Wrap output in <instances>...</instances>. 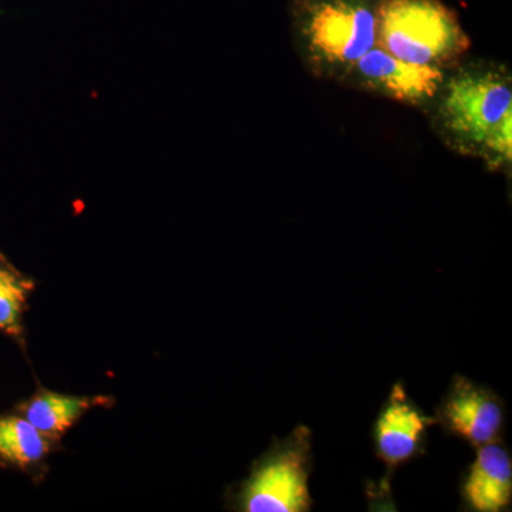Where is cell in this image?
<instances>
[{
	"instance_id": "cell-8",
	"label": "cell",
	"mask_w": 512,
	"mask_h": 512,
	"mask_svg": "<svg viewBox=\"0 0 512 512\" xmlns=\"http://www.w3.org/2000/svg\"><path fill=\"white\" fill-rule=\"evenodd\" d=\"M463 510L510 511L512 505V457L503 441L476 448V458L460 481Z\"/></svg>"
},
{
	"instance_id": "cell-12",
	"label": "cell",
	"mask_w": 512,
	"mask_h": 512,
	"mask_svg": "<svg viewBox=\"0 0 512 512\" xmlns=\"http://www.w3.org/2000/svg\"><path fill=\"white\" fill-rule=\"evenodd\" d=\"M0 15H3V10L2 9H0Z\"/></svg>"
},
{
	"instance_id": "cell-1",
	"label": "cell",
	"mask_w": 512,
	"mask_h": 512,
	"mask_svg": "<svg viewBox=\"0 0 512 512\" xmlns=\"http://www.w3.org/2000/svg\"><path fill=\"white\" fill-rule=\"evenodd\" d=\"M426 114L448 150L480 158L490 171L511 167L512 77L504 64L478 59L451 67Z\"/></svg>"
},
{
	"instance_id": "cell-7",
	"label": "cell",
	"mask_w": 512,
	"mask_h": 512,
	"mask_svg": "<svg viewBox=\"0 0 512 512\" xmlns=\"http://www.w3.org/2000/svg\"><path fill=\"white\" fill-rule=\"evenodd\" d=\"M433 416H427L407 393L402 382L394 384L372 427L376 457L387 468L384 483L400 467L426 453Z\"/></svg>"
},
{
	"instance_id": "cell-11",
	"label": "cell",
	"mask_w": 512,
	"mask_h": 512,
	"mask_svg": "<svg viewBox=\"0 0 512 512\" xmlns=\"http://www.w3.org/2000/svg\"><path fill=\"white\" fill-rule=\"evenodd\" d=\"M36 286L35 278L19 271L0 251V335L13 340L23 352L28 350L25 315Z\"/></svg>"
},
{
	"instance_id": "cell-3",
	"label": "cell",
	"mask_w": 512,
	"mask_h": 512,
	"mask_svg": "<svg viewBox=\"0 0 512 512\" xmlns=\"http://www.w3.org/2000/svg\"><path fill=\"white\" fill-rule=\"evenodd\" d=\"M376 46L397 59L448 70L466 59L471 39L443 0H379Z\"/></svg>"
},
{
	"instance_id": "cell-9",
	"label": "cell",
	"mask_w": 512,
	"mask_h": 512,
	"mask_svg": "<svg viewBox=\"0 0 512 512\" xmlns=\"http://www.w3.org/2000/svg\"><path fill=\"white\" fill-rule=\"evenodd\" d=\"M111 396H74L53 392L37 383L36 390L28 399L16 403L13 412L19 413L50 440L62 443L67 431L72 430L84 414L97 407L114 406Z\"/></svg>"
},
{
	"instance_id": "cell-4",
	"label": "cell",
	"mask_w": 512,
	"mask_h": 512,
	"mask_svg": "<svg viewBox=\"0 0 512 512\" xmlns=\"http://www.w3.org/2000/svg\"><path fill=\"white\" fill-rule=\"evenodd\" d=\"M312 468V431L301 424L284 439L272 441L254 460L248 477L229 488L227 507L239 512L311 511Z\"/></svg>"
},
{
	"instance_id": "cell-10",
	"label": "cell",
	"mask_w": 512,
	"mask_h": 512,
	"mask_svg": "<svg viewBox=\"0 0 512 512\" xmlns=\"http://www.w3.org/2000/svg\"><path fill=\"white\" fill-rule=\"evenodd\" d=\"M19 413L0 414V468L28 474L40 484L49 473V457L62 450Z\"/></svg>"
},
{
	"instance_id": "cell-6",
	"label": "cell",
	"mask_w": 512,
	"mask_h": 512,
	"mask_svg": "<svg viewBox=\"0 0 512 512\" xmlns=\"http://www.w3.org/2000/svg\"><path fill=\"white\" fill-rule=\"evenodd\" d=\"M505 416L504 400L494 390L463 375L451 379L433 414L447 436L466 441L474 450L503 441Z\"/></svg>"
},
{
	"instance_id": "cell-5",
	"label": "cell",
	"mask_w": 512,
	"mask_h": 512,
	"mask_svg": "<svg viewBox=\"0 0 512 512\" xmlns=\"http://www.w3.org/2000/svg\"><path fill=\"white\" fill-rule=\"evenodd\" d=\"M446 76L447 70L406 62L373 46L340 84L427 113Z\"/></svg>"
},
{
	"instance_id": "cell-2",
	"label": "cell",
	"mask_w": 512,
	"mask_h": 512,
	"mask_svg": "<svg viewBox=\"0 0 512 512\" xmlns=\"http://www.w3.org/2000/svg\"><path fill=\"white\" fill-rule=\"evenodd\" d=\"M379 0H291L292 43L306 72L340 83L376 46Z\"/></svg>"
}]
</instances>
